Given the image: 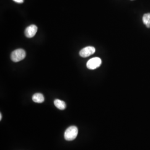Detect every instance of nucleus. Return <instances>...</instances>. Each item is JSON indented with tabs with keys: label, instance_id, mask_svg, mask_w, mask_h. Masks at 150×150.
Here are the masks:
<instances>
[{
	"label": "nucleus",
	"instance_id": "f257e3e1",
	"mask_svg": "<svg viewBox=\"0 0 150 150\" xmlns=\"http://www.w3.org/2000/svg\"><path fill=\"white\" fill-rule=\"evenodd\" d=\"M79 130L76 126H72L66 129L64 134V139L71 141L75 139L77 136Z\"/></svg>",
	"mask_w": 150,
	"mask_h": 150
},
{
	"label": "nucleus",
	"instance_id": "f03ea898",
	"mask_svg": "<svg viewBox=\"0 0 150 150\" xmlns=\"http://www.w3.org/2000/svg\"><path fill=\"white\" fill-rule=\"evenodd\" d=\"M26 57V52L23 49H17L13 51L11 54V59L12 61L17 62L22 59H24Z\"/></svg>",
	"mask_w": 150,
	"mask_h": 150
},
{
	"label": "nucleus",
	"instance_id": "7ed1b4c3",
	"mask_svg": "<svg viewBox=\"0 0 150 150\" xmlns=\"http://www.w3.org/2000/svg\"><path fill=\"white\" fill-rule=\"evenodd\" d=\"M102 64L101 59L99 57H94L89 59L87 62V67L90 70H95L99 67Z\"/></svg>",
	"mask_w": 150,
	"mask_h": 150
},
{
	"label": "nucleus",
	"instance_id": "20e7f679",
	"mask_svg": "<svg viewBox=\"0 0 150 150\" xmlns=\"http://www.w3.org/2000/svg\"><path fill=\"white\" fill-rule=\"evenodd\" d=\"M95 48L93 46H87L82 48L80 51V55L82 57H89L95 52Z\"/></svg>",
	"mask_w": 150,
	"mask_h": 150
},
{
	"label": "nucleus",
	"instance_id": "39448f33",
	"mask_svg": "<svg viewBox=\"0 0 150 150\" xmlns=\"http://www.w3.org/2000/svg\"><path fill=\"white\" fill-rule=\"evenodd\" d=\"M37 31L38 27L35 25H31L26 28L25 35L27 38H32L35 36Z\"/></svg>",
	"mask_w": 150,
	"mask_h": 150
},
{
	"label": "nucleus",
	"instance_id": "423d86ee",
	"mask_svg": "<svg viewBox=\"0 0 150 150\" xmlns=\"http://www.w3.org/2000/svg\"><path fill=\"white\" fill-rule=\"evenodd\" d=\"M32 100L36 103H42L45 100L43 95L40 93H36L32 96Z\"/></svg>",
	"mask_w": 150,
	"mask_h": 150
},
{
	"label": "nucleus",
	"instance_id": "0eeeda50",
	"mask_svg": "<svg viewBox=\"0 0 150 150\" xmlns=\"http://www.w3.org/2000/svg\"><path fill=\"white\" fill-rule=\"evenodd\" d=\"M54 105L57 108L61 110H64L66 107V103L59 99H56L54 101Z\"/></svg>",
	"mask_w": 150,
	"mask_h": 150
},
{
	"label": "nucleus",
	"instance_id": "6e6552de",
	"mask_svg": "<svg viewBox=\"0 0 150 150\" xmlns=\"http://www.w3.org/2000/svg\"><path fill=\"white\" fill-rule=\"evenodd\" d=\"M144 23L147 28H150V13H145L142 17Z\"/></svg>",
	"mask_w": 150,
	"mask_h": 150
},
{
	"label": "nucleus",
	"instance_id": "1a4fd4ad",
	"mask_svg": "<svg viewBox=\"0 0 150 150\" xmlns=\"http://www.w3.org/2000/svg\"><path fill=\"white\" fill-rule=\"evenodd\" d=\"M13 1H14L15 2H16L17 3H18V4H22L24 1V0H13Z\"/></svg>",
	"mask_w": 150,
	"mask_h": 150
},
{
	"label": "nucleus",
	"instance_id": "9d476101",
	"mask_svg": "<svg viewBox=\"0 0 150 150\" xmlns=\"http://www.w3.org/2000/svg\"><path fill=\"white\" fill-rule=\"evenodd\" d=\"M2 120V113H0V120Z\"/></svg>",
	"mask_w": 150,
	"mask_h": 150
}]
</instances>
